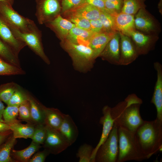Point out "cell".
<instances>
[{"label":"cell","mask_w":162,"mask_h":162,"mask_svg":"<svg viewBox=\"0 0 162 162\" xmlns=\"http://www.w3.org/2000/svg\"><path fill=\"white\" fill-rule=\"evenodd\" d=\"M18 107V106L7 105L3 112L2 117L4 122L7 123L17 120Z\"/></svg>","instance_id":"8d00e7d4"},{"label":"cell","mask_w":162,"mask_h":162,"mask_svg":"<svg viewBox=\"0 0 162 162\" xmlns=\"http://www.w3.org/2000/svg\"><path fill=\"white\" fill-rule=\"evenodd\" d=\"M28 100L30 103L31 116L33 123L35 125L45 124V106L30 94Z\"/></svg>","instance_id":"603a6c76"},{"label":"cell","mask_w":162,"mask_h":162,"mask_svg":"<svg viewBox=\"0 0 162 162\" xmlns=\"http://www.w3.org/2000/svg\"><path fill=\"white\" fill-rule=\"evenodd\" d=\"M47 134L43 146L50 154L60 153L71 146L63 135L57 130L45 124Z\"/></svg>","instance_id":"ba28073f"},{"label":"cell","mask_w":162,"mask_h":162,"mask_svg":"<svg viewBox=\"0 0 162 162\" xmlns=\"http://www.w3.org/2000/svg\"><path fill=\"white\" fill-rule=\"evenodd\" d=\"M12 6L0 2V17L9 27L23 32H31L37 27L33 21L19 14Z\"/></svg>","instance_id":"5b68a950"},{"label":"cell","mask_w":162,"mask_h":162,"mask_svg":"<svg viewBox=\"0 0 162 162\" xmlns=\"http://www.w3.org/2000/svg\"><path fill=\"white\" fill-rule=\"evenodd\" d=\"M105 5L106 11L112 15L121 12L123 0H105Z\"/></svg>","instance_id":"74e56055"},{"label":"cell","mask_w":162,"mask_h":162,"mask_svg":"<svg viewBox=\"0 0 162 162\" xmlns=\"http://www.w3.org/2000/svg\"><path fill=\"white\" fill-rule=\"evenodd\" d=\"M0 38L18 56L19 53L26 45L17 38L9 27L0 17Z\"/></svg>","instance_id":"5bb4252c"},{"label":"cell","mask_w":162,"mask_h":162,"mask_svg":"<svg viewBox=\"0 0 162 162\" xmlns=\"http://www.w3.org/2000/svg\"><path fill=\"white\" fill-rule=\"evenodd\" d=\"M13 134L11 130L0 131V145Z\"/></svg>","instance_id":"ee69618b"},{"label":"cell","mask_w":162,"mask_h":162,"mask_svg":"<svg viewBox=\"0 0 162 162\" xmlns=\"http://www.w3.org/2000/svg\"><path fill=\"white\" fill-rule=\"evenodd\" d=\"M10 130L9 125L4 122L0 121V131H5Z\"/></svg>","instance_id":"f6af8a7d"},{"label":"cell","mask_w":162,"mask_h":162,"mask_svg":"<svg viewBox=\"0 0 162 162\" xmlns=\"http://www.w3.org/2000/svg\"><path fill=\"white\" fill-rule=\"evenodd\" d=\"M18 118L20 120L33 124L31 117L30 104L28 100L24 101L19 106Z\"/></svg>","instance_id":"d590c367"},{"label":"cell","mask_w":162,"mask_h":162,"mask_svg":"<svg viewBox=\"0 0 162 162\" xmlns=\"http://www.w3.org/2000/svg\"><path fill=\"white\" fill-rule=\"evenodd\" d=\"M5 107L2 102L0 100V121L2 122H4L3 119L2 114Z\"/></svg>","instance_id":"bcb514c9"},{"label":"cell","mask_w":162,"mask_h":162,"mask_svg":"<svg viewBox=\"0 0 162 162\" xmlns=\"http://www.w3.org/2000/svg\"><path fill=\"white\" fill-rule=\"evenodd\" d=\"M118 127L114 124L108 137L99 147L95 162H117L118 154Z\"/></svg>","instance_id":"8992f818"},{"label":"cell","mask_w":162,"mask_h":162,"mask_svg":"<svg viewBox=\"0 0 162 162\" xmlns=\"http://www.w3.org/2000/svg\"><path fill=\"white\" fill-rule=\"evenodd\" d=\"M50 154V152L47 150L44 149L43 151L34 154L28 162H44L46 157Z\"/></svg>","instance_id":"60d3db41"},{"label":"cell","mask_w":162,"mask_h":162,"mask_svg":"<svg viewBox=\"0 0 162 162\" xmlns=\"http://www.w3.org/2000/svg\"><path fill=\"white\" fill-rule=\"evenodd\" d=\"M154 67L157 72V79L151 102L156 108V118L162 121V66L159 62H155Z\"/></svg>","instance_id":"9a60e30c"},{"label":"cell","mask_w":162,"mask_h":162,"mask_svg":"<svg viewBox=\"0 0 162 162\" xmlns=\"http://www.w3.org/2000/svg\"><path fill=\"white\" fill-rule=\"evenodd\" d=\"M134 24L136 28L148 34L156 32L157 28L155 20L144 8L137 12L134 18Z\"/></svg>","instance_id":"e0dca14e"},{"label":"cell","mask_w":162,"mask_h":162,"mask_svg":"<svg viewBox=\"0 0 162 162\" xmlns=\"http://www.w3.org/2000/svg\"><path fill=\"white\" fill-rule=\"evenodd\" d=\"M103 26V32H115L114 16L106 11H101L99 18Z\"/></svg>","instance_id":"d6a6232c"},{"label":"cell","mask_w":162,"mask_h":162,"mask_svg":"<svg viewBox=\"0 0 162 162\" xmlns=\"http://www.w3.org/2000/svg\"><path fill=\"white\" fill-rule=\"evenodd\" d=\"M67 18L68 20L75 24L76 27L90 31V20H89L78 17H70Z\"/></svg>","instance_id":"f35d334b"},{"label":"cell","mask_w":162,"mask_h":162,"mask_svg":"<svg viewBox=\"0 0 162 162\" xmlns=\"http://www.w3.org/2000/svg\"><path fill=\"white\" fill-rule=\"evenodd\" d=\"M46 134L45 124H36L35 125L34 133L31 139L34 142L40 145H43L46 139Z\"/></svg>","instance_id":"836d02e7"},{"label":"cell","mask_w":162,"mask_h":162,"mask_svg":"<svg viewBox=\"0 0 162 162\" xmlns=\"http://www.w3.org/2000/svg\"><path fill=\"white\" fill-rule=\"evenodd\" d=\"M120 39L119 32L116 31L99 56L112 64L119 65Z\"/></svg>","instance_id":"7c38bea8"},{"label":"cell","mask_w":162,"mask_h":162,"mask_svg":"<svg viewBox=\"0 0 162 162\" xmlns=\"http://www.w3.org/2000/svg\"><path fill=\"white\" fill-rule=\"evenodd\" d=\"M58 130L71 145L76 140L79 134L77 127L72 118L64 115L63 122Z\"/></svg>","instance_id":"44dd1931"},{"label":"cell","mask_w":162,"mask_h":162,"mask_svg":"<svg viewBox=\"0 0 162 162\" xmlns=\"http://www.w3.org/2000/svg\"></svg>","instance_id":"681fc988"},{"label":"cell","mask_w":162,"mask_h":162,"mask_svg":"<svg viewBox=\"0 0 162 162\" xmlns=\"http://www.w3.org/2000/svg\"><path fill=\"white\" fill-rule=\"evenodd\" d=\"M142 103L141 99L136 94H131L124 101L111 108L110 113L114 124L117 127L135 132L144 122L140 112V107Z\"/></svg>","instance_id":"6da1fadb"},{"label":"cell","mask_w":162,"mask_h":162,"mask_svg":"<svg viewBox=\"0 0 162 162\" xmlns=\"http://www.w3.org/2000/svg\"><path fill=\"white\" fill-rule=\"evenodd\" d=\"M9 27L17 38L25 43L46 63L50 64V61L44 50L41 32L38 27L28 32H22L13 28Z\"/></svg>","instance_id":"52a82bcc"},{"label":"cell","mask_w":162,"mask_h":162,"mask_svg":"<svg viewBox=\"0 0 162 162\" xmlns=\"http://www.w3.org/2000/svg\"><path fill=\"white\" fill-rule=\"evenodd\" d=\"M119 34V65H127L134 61L139 55L133 42L129 37L120 32Z\"/></svg>","instance_id":"30bf717a"},{"label":"cell","mask_w":162,"mask_h":162,"mask_svg":"<svg viewBox=\"0 0 162 162\" xmlns=\"http://www.w3.org/2000/svg\"><path fill=\"white\" fill-rule=\"evenodd\" d=\"M90 31L94 33L103 32L102 23L99 19L90 20Z\"/></svg>","instance_id":"b9f144b4"},{"label":"cell","mask_w":162,"mask_h":162,"mask_svg":"<svg viewBox=\"0 0 162 162\" xmlns=\"http://www.w3.org/2000/svg\"><path fill=\"white\" fill-rule=\"evenodd\" d=\"M116 32H103L95 33L91 37L88 46L93 50L96 58L99 56Z\"/></svg>","instance_id":"ffe728a7"},{"label":"cell","mask_w":162,"mask_h":162,"mask_svg":"<svg viewBox=\"0 0 162 162\" xmlns=\"http://www.w3.org/2000/svg\"><path fill=\"white\" fill-rule=\"evenodd\" d=\"M16 141L12 134L0 145V162H14L11 152Z\"/></svg>","instance_id":"4316f807"},{"label":"cell","mask_w":162,"mask_h":162,"mask_svg":"<svg viewBox=\"0 0 162 162\" xmlns=\"http://www.w3.org/2000/svg\"><path fill=\"white\" fill-rule=\"evenodd\" d=\"M103 0L104 1L105 0Z\"/></svg>","instance_id":"c3c4849f"},{"label":"cell","mask_w":162,"mask_h":162,"mask_svg":"<svg viewBox=\"0 0 162 162\" xmlns=\"http://www.w3.org/2000/svg\"><path fill=\"white\" fill-rule=\"evenodd\" d=\"M45 124L57 130L59 128L63 120L65 114L57 109L48 108L44 106Z\"/></svg>","instance_id":"484cf974"},{"label":"cell","mask_w":162,"mask_h":162,"mask_svg":"<svg viewBox=\"0 0 162 162\" xmlns=\"http://www.w3.org/2000/svg\"><path fill=\"white\" fill-rule=\"evenodd\" d=\"M61 44L71 56L77 70L84 72L93 67L96 58L93 50L89 46L75 44L66 39L62 41Z\"/></svg>","instance_id":"277c9868"},{"label":"cell","mask_w":162,"mask_h":162,"mask_svg":"<svg viewBox=\"0 0 162 162\" xmlns=\"http://www.w3.org/2000/svg\"><path fill=\"white\" fill-rule=\"evenodd\" d=\"M45 24L56 32L62 41L66 39L70 30L76 26L68 20L63 18L60 14Z\"/></svg>","instance_id":"ac0fdd59"},{"label":"cell","mask_w":162,"mask_h":162,"mask_svg":"<svg viewBox=\"0 0 162 162\" xmlns=\"http://www.w3.org/2000/svg\"><path fill=\"white\" fill-rule=\"evenodd\" d=\"M117 127L119 152L117 162L148 159L142 150L135 132Z\"/></svg>","instance_id":"3957f363"},{"label":"cell","mask_w":162,"mask_h":162,"mask_svg":"<svg viewBox=\"0 0 162 162\" xmlns=\"http://www.w3.org/2000/svg\"><path fill=\"white\" fill-rule=\"evenodd\" d=\"M29 94L19 86L13 94L8 103V106H19L24 101L28 100Z\"/></svg>","instance_id":"1f68e13d"},{"label":"cell","mask_w":162,"mask_h":162,"mask_svg":"<svg viewBox=\"0 0 162 162\" xmlns=\"http://www.w3.org/2000/svg\"><path fill=\"white\" fill-rule=\"evenodd\" d=\"M110 109L111 107L107 105L102 109L103 116L99 121L100 123L103 125L102 133L98 143L92 151L91 162H95V155L98 148L106 140L113 126L114 120L111 115Z\"/></svg>","instance_id":"4fadbf2b"},{"label":"cell","mask_w":162,"mask_h":162,"mask_svg":"<svg viewBox=\"0 0 162 162\" xmlns=\"http://www.w3.org/2000/svg\"><path fill=\"white\" fill-rule=\"evenodd\" d=\"M83 0H62L61 11L62 13L82 3Z\"/></svg>","instance_id":"ab89813d"},{"label":"cell","mask_w":162,"mask_h":162,"mask_svg":"<svg viewBox=\"0 0 162 162\" xmlns=\"http://www.w3.org/2000/svg\"><path fill=\"white\" fill-rule=\"evenodd\" d=\"M92 146L85 144L79 148L76 157L79 158V162H91V157L93 150Z\"/></svg>","instance_id":"e575fe53"},{"label":"cell","mask_w":162,"mask_h":162,"mask_svg":"<svg viewBox=\"0 0 162 162\" xmlns=\"http://www.w3.org/2000/svg\"><path fill=\"white\" fill-rule=\"evenodd\" d=\"M100 10L97 8L86 3L78 6L62 13L67 17H78L90 20L99 19Z\"/></svg>","instance_id":"2e32d148"},{"label":"cell","mask_w":162,"mask_h":162,"mask_svg":"<svg viewBox=\"0 0 162 162\" xmlns=\"http://www.w3.org/2000/svg\"><path fill=\"white\" fill-rule=\"evenodd\" d=\"M35 15L40 24L52 20L60 14L61 7L59 0H36Z\"/></svg>","instance_id":"9c48e42d"},{"label":"cell","mask_w":162,"mask_h":162,"mask_svg":"<svg viewBox=\"0 0 162 162\" xmlns=\"http://www.w3.org/2000/svg\"><path fill=\"white\" fill-rule=\"evenodd\" d=\"M14 0H0V2H3L8 3L11 5L14 4Z\"/></svg>","instance_id":"7dc6e473"},{"label":"cell","mask_w":162,"mask_h":162,"mask_svg":"<svg viewBox=\"0 0 162 162\" xmlns=\"http://www.w3.org/2000/svg\"><path fill=\"white\" fill-rule=\"evenodd\" d=\"M20 121L17 120L6 123L9 125L15 138H31L34 133L35 125L30 123L22 124L20 122Z\"/></svg>","instance_id":"7402d4cb"},{"label":"cell","mask_w":162,"mask_h":162,"mask_svg":"<svg viewBox=\"0 0 162 162\" xmlns=\"http://www.w3.org/2000/svg\"><path fill=\"white\" fill-rule=\"evenodd\" d=\"M82 3L88 4L97 8L100 10L106 11L104 1L103 0H83L81 3Z\"/></svg>","instance_id":"7bdbcfd3"},{"label":"cell","mask_w":162,"mask_h":162,"mask_svg":"<svg viewBox=\"0 0 162 162\" xmlns=\"http://www.w3.org/2000/svg\"><path fill=\"white\" fill-rule=\"evenodd\" d=\"M94 34L76 26L70 30L65 39L75 44L88 46L89 40Z\"/></svg>","instance_id":"cb8c5ba5"},{"label":"cell","mask_w":162,"mask_h":162,"mask_svg":"<svg viewBox=\"0 0 162 162\" xmlns=\"http://www.w3.org/2000/svg\"><path fill=\"white\" fill-rule=\"evenodd\" d=\"M113 16L116 31L129 37L131 32L136 30L134 15L120 12Z\"/></svg>","instance_id":"d6986e66"},{"label":"cell","mask_w":162,"mask_h":162,"mask_svg":"<svg viewBox=\"0 0 162 162\" xmlns=\"http://www.w3.org/2000/svg\"><path fill=\"white\" fill-rule=\"evenodd\" d=\"M0 57L9 63L21 68L18 56L0 38Z\"/></svg>","instance_id":"83f0119b"},{"label":"cell","mask_w":162,"mask_h":162,"mask_svg":"<svg viewBox=\"0 0 162 162\" xmlns=\"http://www.w3.org/2000/svg\"><path fill=\"white\" fill-rule=\"evenodd\" d=\"M41 147L40 145L32 141L30 145L22 150H16L13 149L11 156L14 162H28L32 155Z\"/></svg>","instance_id":"d4e9b609"},{"label":"cell","mask_w":162,"mask_h":162,"mask_svg":"<svg viewBox=\"0 0 162 162\" xmlns=\"http://www.w3.org/2000/svg\"><path fill=\"white\" fill-rule=\"evenodd\" d=\"M144 8L142 0H124L121 12L134 15Z\"/></svg>","instance_id":"4dcf8cb0"},{"label":"cell","mask_w":162,"mask_h":162,"mask_svg":"<svg viewBox=\"0 0 162 162\" xmlns=\"http://www.w3.org/2000/svg\"><path fill=\"white\" fill-rule=\"evenodd\" d=\"M26 72L21 68L14 65L0 57V75H23Z\"/></svg>","instance_id":"f1b7e54d"},{"label":"cell","mask_w":162,"mask_h":162,"mask_svg":"<svg viewBox=\"0 0 162 162\" xmlns=\"http://www.w3.org/2000/svg\"><path fill=\"white\" fill-rule=\"evenodd\" d=\"M135 133L142 152L148 159L161 150L162 121L157 118L144 121Z\"/></svg>","instance_id":"7a4b0ae2"},{"label":"cell","mask_w":162,"mask_h":162,"mask_svg":"<svg viewBox=\"0 0 162 162\" xmlns=\"http://www.w3.org/2000/svg\"><path fill=\"white\" fill-rule=\"evenodd\" d=\"M129 37H131L139 55L147 54L151 50L157 40L155 37L145 34L136 30L131 32Z\"/></svg>","instance_id":"8fae6325"},{"label":"cell","mask_w":162,"mask_h":162,"mask_svg":"<svg viewBox=\"0 0 162 162\" xmlns=\"http://www.w3.org/2000/svg\"><path fill=\"white\" fill-rule=\"evenodd\" d=\"M16 83L11 82L0 86V100L7 104L19 87Z\"/></svg>","instance_id":"f546056e"}]
</instances>
